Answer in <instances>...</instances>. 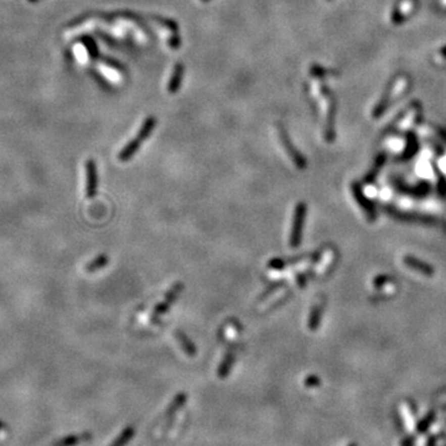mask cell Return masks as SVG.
Returning a JSON list of instances; mask_svg holds the SVG:
<instances>
[{"label": "cell", "mask_w": 446, "mask_h": 446, "mask_svg": "<svg viewBox=\"0 0 446 446\" xmlns=\"http://www.w3.org/2000/svg\"><path fill=\"white\" fill-rule=\"evenodd\" d=\"M320 316H321V305L314 306L313 311L310 314V320H309V327L310 330H316L319 326Z\"/></svg>", "instance_id": "obj_13"}, {"label": "cell", "mask_w": 446, "mask_h": 446, "mask_svg": "<svg viewBox=\"0 0 446 446\" xmlns=\"http://www.w3.org/2000/svg\"><path fill=\"white\" fill-rule=\"evenodd\" d=\"M155 125H157V119H155V117H147V118L145 119V122L143 123V125H141L140 129H139V133L136 134V135L133 138V140L125 145V146L122 149V152L119 153L118 155L119 161H122V163L129 161L130 159L134 157V154L138 152L139 147L141 146V144H143L144 141L152 135Z\"/></svg>", "instance_id": "obj_1"}, {"label": "cell", "mask_w": 446, "mask_h": 446, "mask_svg": "<svg viewBox=\"0 0 446 446\" xmlns=\"http://www.w3.org/2000/svg\"><path fill=\"white\" fill-rule=\"evenodd\" d=\"M234 362H236V349L233 347V349L231 350H227L222 361H221L220 366H218L217 374L221 379L227 378V376L231 373Z\"/></svg>", "instance_id": "obj_6"}, {"label": "cell", "mask_w": 446, "mask_h": 446, "mask_svg": "<svg viewBox=\"0 0 446 446\" xmlns=\"http://www.w3.org/2000/svg\"><path fill=\"white\" fill-rule=\"evenodd\" d=\"M108 263H109L108 256H106V254H100V256L95 257L93 261L87 263L86 267H84V270H86L87 273H95L98 272V270L103 269Z\"/></svg>", "instance_id": "obj_9"}, {"label": "cell", "mask_w": 446, "mask_h": 446, "mask_svg": "<svg viewBox=\"0 0 446 446\" xmlns=\"http://www.w3.org/2000/svg\"><path fill=\"white\" fill-rule=\"evenodd\" d=\"M406 263L408 265H410L413 269H418L419 272L424 273V274H430L431 273V269H429L428 265L424 264V263H421L419 261H415V259H410V257L406 258Z\"/></svg>", "instance_id": "obj_15"}, {"label": "cell", "mask_w": 446, "mask_h": 446, "mask_svg": "<svg viewBox=\"0 0 446 446\" xmlns=\"http://www.w3.org/2000/svg\"><path fill=\"white\" fill-rule=\"evenodd\" d=\"M284 284H285V281H278V283H274L273 284V285H270L269 288H268L267 290H265L264 292H263V294L261 295V296H259V299H258V303H262V302H264L265 299H267L268 296H269L270 294H273V292H275L276 290L278 289H280V286H283Z\"/></svg>", "instance_id": "obj_16"}, {"label": "cell", "mask_w": 446, "mask_h": 446, "mask_svg": "<svg viewBox=\"0 0 446 446\" xmlns=\"http://www.w3.org/2000/svg\"><path fill=\"white\" fill-rule=\"evenodd\" d=\"M186 401H187V395H186L185 393L176 394V397H175V398L172 399L171 404H170V406H169L168 410H166V415L175 414V413H176L177 410L180 409V408L184 406V404L186 403Z\"/></svg>", "instance_id": "obj_11"}, {"label": "cell", "mask_w": 446, "mask_h": 446, "mask_svg": "<svg viewBox=\"0 0 446 446\" xmlns=\"http://www.w3.org/2000/svg\"><path fill=\"white\" fill-rule=\"evenodd\" d=\"M134 434H135V429H134V426L133 425L127 426V428L118 435V437L112 442L111 446H125L131 439H133Z\"/></svg>", "instance_id": "obj_10"}, {"label": "cell", "mask_w": 446, "mask_h": 446, "mask_svg": "<svg viewBox=\"0 0 446 446\" xmlns=\"http://www.w3.org/2000/svg\"><path fill=\"white\" fill-rule=\"evenodd\" d=\"M98 190V175L97 165L93 159L86 161V196L87 199H93L97 195Z\"/></svg>", "instance_id": "obj_5"}, {"label": "cell", "mask_w": 446, "mask_h": 446, "mask_svg": "<svg viewBox=\"0 0 446 446\" xmlns=\"http://www.w3.org/2000/svg\"><path fill=\"white\" fill-rule=\"evenodd\" d=\"M174 336H175V338H176V341L180 343V346H181V350L185 352L186 355L190 356V357L196 356L197 349H196L195 343H193V342L188 338V336L186 335L184 331L175 330Z\"/></svg>", "instance_id": "obj_7"}, {"label": "cell", "mask_w": 446, "mask_h": 446, "mask_svg": "<svg viewBox=\"0 0 446 446\" xmlns=\"http://www.w3.org/2000/svg\"><path fill=\"white\" fill-rule=\"evenodd\" d=\"M3 426H4V424H3L2 421H0V430H2V429H3Z\"/></svg>", "instance_id": "obj_17"}, {"label": "cell", "mask_w": 446, "mask_h": 446, "mask_svg": "<svg viewBox=\"0 0 446 446\" xmlns=\"http://www.w3.org/2000/svg\"><path fill=\"white\" fill-rule=\"evenodd\" d=\"M204 2H209V0H204Z\"/></svg>", "instance_id": "obj_18"}, {"label": "cell", "mask_w": 446, "mask_h": 446, "mask_svg": "<svg viewBox=\"0 0 446 446\" xmlns=\"http://www.w3.org/2000/svg\"><path fill=\"white\" fill-rule=\"evenodd\" d=\"M182 290H184V284H182L181 281H177V283H175L174 285L169 289V291L166 292L165 296H164L163 302L159 303L158 305H155V308L153 309L152 316H150V320H152L153 324H157V322L160 321V317L170 310L171 305L176 302V299L179 298V295L181 294Z\"/></svg>", "instance_id": "obj_2"}, {"label": "cell", "mask_w": 446, "mask_h": 446, "mask_svg": "<svg viewBox=\"0 0 446 446\" xmlns=\"http://www.w3.org/2000/svg\"><path fill=\"white\" fill-rule=\"evenodd\" d=\"M184 71H185V67L182 64H177L176 66H175L174 72H172V75H171V79L168 84V91L170 93H176L177 91H179L180 86H181Z\"/></svg>", "instance_id": "obj_8"}, {"label": "cell", "mask_w": 446, "mask_h": 446, "mask_svg": "<svg viewBox=\"0 0 446 446\" xmlns=\"http://www.w3.org/2000/svg\"><path fill=\"white\" fill-rule=\"evenodd\" d=\"M306 216V205L304 202H299L295 206L294 217H292L291 224V233H290V247L296 248L302 243L303 236V227L304 221Z\"/></svg>", "instance_id": "obj_3"}, {"label": "cell", "mask_w": 446, "mask_h": 446, "mask_svg": "<svg viewBox=\"0 0 446 446\" xmlns=\"http://www.w3.org/2000/svg\"><path fill=\"white\" fill-rule=\"evenodd\" d=\"M81 41H82V43H83V45L86 46L87 51H88V54L91 55L93 59H97V57H98V48H97V45H95L94 40H93L92 37L86 36V35H84V36L81 37Z\"/></svg>", "instance_id": "obj_12"}, {"label": "cell", "mask_w": 446, "mask_h": 446, "mask_svg": "<svg viewBox=\"0 0 446 446\" xmlns=\"http://www.w3.org/2000/svg\"><path fill=\"white\" fill-rule=\"evenodd\" d=\"M88 439V436H82V435H76V436H68L66 439L61 440V441L57 442L55 446H75L78 442L84 441V440Z\"/></svg>", "instance_id": "obj_14"}, {"label": "cell", "mask_w": 446, "mask_h": 446, "mask_svg": "<svg viewBox=\"0 0 446 446\" xmlns=\"http://www.w3.org/2000/svg\"><path fill=\"white\" fill-rule=\"evenodd\" d=\"M278 127H279V136H280V141H281V144H283L285 152L288 153L290 159H291V161L295 164V166H296V168L300 169V170L305 169L306 160H305V158H304V155L302 154V153L298 152V149H295V146L292 145L291 141H290V138H289L288 133L285 131V129H284L280 124H279Z\"/></svg>", "instance_id": "obj_4"}]
</instances>
